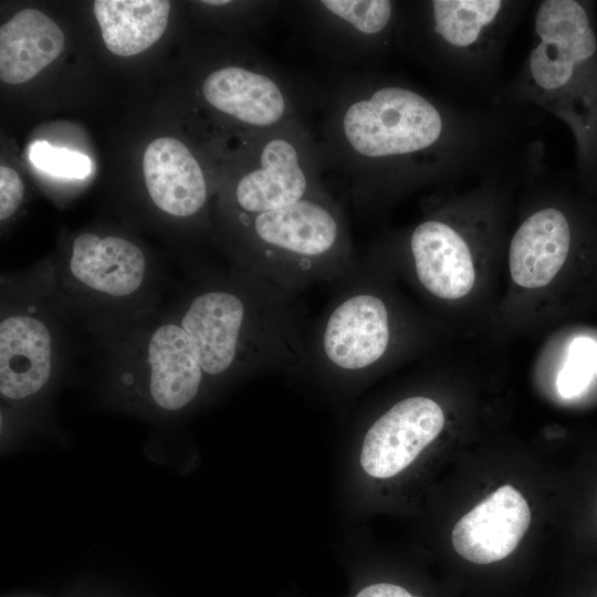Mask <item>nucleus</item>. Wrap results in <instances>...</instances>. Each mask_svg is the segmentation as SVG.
I'll list each match as a JSON object with an SVG mask.
<instances>
[{
  "mask_svg": "<svg viewBox=\"0 0 597 597\" xmlns=\"http://www.w3.org/2000/svg\"><path fill=\"white\" fill-rule=\"evenodd\" d=\"M595 2L542 0L533 18V41L498 105L532 106L570 129L575 172L582 185L597 180V30Z\"/></svg>",
  "mask_w": 597,
  "mask_h": 597,
  "instance_id": "1",
  "label": "nucleus"
},
{
  "mask_svg": "<svg viewBox=\"0 0 597 597\" xmlns=\"http://www.w3.org/2000/svg\"><path fill=\"white\" fill-rule=\"evenodd\" d=\"M205 376L240 367H305L310 328L297 293L243 270L196 294L180 316Z\"/></svg>",
  "mask_w": 597,
  "mask_h": 597,
  "instance_id": "2",
  "label": "nucleus"
},
{
  "mask_svg": "<svg viewBox=\"0 0 597 597\" xmlns=\"http://www.w3.org/2000/svg\"><path fill=\"white\" fill-rule=\"evenodd\" d=\"M528 0H432L423 6L428 60L469 104L498 105L504 53Z\"/></svg>",
  "mask_w": 597,
  "mask_h": 597,
  "instance_id": "3",
  "label": "nucleus"
},
{
  "mask_svg": "<svg viewBox=\"0 0 597 597\" xmlns=\"http://www.w3.org/2000/svg\"><path fill=\"white\" fill-rule=\"evenodd\" d=\"M256 248L247 270L292 292L317 281L338 283L358 264L343 242L335 213L304 198L290 206L251 214Z\"/></svg>",
  "mask_w": 597,
  "mask_h": 597,
  "instance_id": "4",
  "label": "nucleus"
},
{
  "mask_svg": "<svg viewBox=\"0 0 597 597\" xmlns=\"http://www.w3.org/2000/svg\"><path fill=\"white\" fill-rule=\"evenodd\" d=\"M337 284V295L310 329L305 367L360 377L386 358L394 334L391 315L360 265Z\"/></svg>",
  "mask_w": 597,
  "mask_h": 597,
  "instance_id": "5",
  "label": "nucleus"
},
{
  "mask_svg": "<svg viewBox=\"0 0 597 597\" xmlns=\"http://www.w3.org/2000/svg\"><path fill=\"white\" fill-rule=\"evenodd\" d=\"M444 413L431 398L413 396L392 405L367 429L359 462L377 479L405 470L441 432Z\"/></svg>",
  "mask_w": 597,
  "mask_h": 597,
  "instance_id": "6",
  "label": "nucleus"
},
{
  "mask_svg": "<svg viewBox=\"0 0 597 597\" xmlns=\"http://www.w3.org/2000/svg\"><path fill=\"white\" fill-rule=\"evenodd\" d=\"M530 523L524 496L514 486L502 485L457 522L452 545L474 564H491L514 552Z\"/></svg>",
  "mask_w": 597,
  "mask_h": 597,
  "instance_id": "7",
  "label": "nucleus"
},
{
  "mask_svg": "<svg viewBox=\"0 0 597 597\" xmlns=\"http://www.w3.org/2000/svg\"><path fill=\"white\" fill-rule=\"evenodd\" d=\"M408 245L416 276L430 294L457 300L471 291L475 280L472 252L455 224L428 218L413 228Z\"/></svg>",
  "mask_w": 597,
  "mask_h": 597,
  "instance_id": "8",
  "label": "nucleus"
},
{
  "mask_svg": "<svg viewBox=\"0 0 597 597\" xmlns=\"http://www.w3.org/2000/svg\"><path fill=\"white\" fill-rule=\"evenodd\" d=\"M545 201L522 220L509 245L512 280L526 289L547 285L564 265L574 241L565 208L547 202V197Z\"/></svg>",
  "mask_w": 597,
  "mask_h": 597,
  "instance_id": "9",
  "label": "nucleus"
},
{
  "mask_svg": "<svg viewBox=\"0 0 597 597\" xmlns=\"http://www.w3.org/2000/svg\"><path fill=\"white\" fill-rule=\"evenodd\" d=\"M69 269L91 291L124 297L142 286L146 259L139 247L124 238L83 233L73 241Z\"/></svg>",
  "mask_w": 597,
  "mask_h": 597,
  "instance_id": "10",
  "label": "nucleus"
},
{
  "mask_svg": "<svg viewBox=\"0 0 597 597\" xmlns=\"http://www.w3.org/2000/svg\"><path fill=\"white\" fill-rule=\"evenodd\" d=\"M52 368V341L48 326L27 314L4 317L0 324V392L23 399L48 383Z\"/></svg>",
  "mask_w": 597,
  "mask_h": 597,
  "instance_id": "11",
  "label": "nucleus"
},
{
  "mask_svg": "<svg viewBox=\"0 0 597 597\" xmlns=\"http://www.w3.org/2000/svg\"><path fill=\"white\" fill-rule=\"evenodd\" d=\"M143 169L149 197L164 212L190 217L203 207L207 185L202 170L177 138L153 140L145 150Z\"/></svg>",
  "mask_w": 597,
  "mask_h": 597,
  "instance_id": "12",
  "label": "nucleus"
},
{
  "mask_svg": "<svg viewBox=\"0 0 597 597\" xmlns=\"http://www.w3.org/2000/svg\"><path fill=\"white\" fill-rule=\"evenodd\" d=\"M146 360L150 395L160 408L179 410L198 395L205 374L179 321L163 323L153 331Z\"/></svg>",
  "mask_w": 597,
  "mask_h": 597,
  "instance_id": "13",
  "label": "nucleus"
},
{
  "mask_svg": "<svg viewBox=\"0 0 597 597\" xmlns=\"http://www.w3.org/2000/svg\"><path fill=\"white\" fill-rule=\"evenodd\" d=\"M64 48V34L46 14L24 9L0 28V78L21 84L52 63Z\"/></svg>",
  "mask_w": 597,
  "mask_h": 597,
  "instance_id": "14",
  "label": "nucleus"
},
{
  "mask_svg": "<svg viewBox=\"0 0 597 597\" xmlns=\"http://www.w3.org/2000/svg\"><path fill=\"white\" fill-rule=\"evenodd\" d=\"M306 189L296 149L290 142L275 138L264 146L260 168L238 182L235 201L244 212L258 214L304 199Z\"/></svg>",
  "mask_w": 597,
  "mask_h": 597,
  "instance_id": "15",
  "label": "nucleus"
},
{
  "mask_svg": "<svg viewBox=\"0 0 597 597\" xmlns=\"http://www.w3.org/2000/svg\"><path fill=\"white\" fill-rule=\"evenodd\" d=\"M202 94L218 111L254 126L272 125L285 111L282 92L271 78L238 66L210 73Z\"/></svg>",
  "mask_w": 597,
  "mask_h": 597,
  "instance_id": "16",
  "label": "nucleus"
},
{
  "mask_svg": "<svg viewBox=\"0 0 597 597\" xmlns=\"http://www.w3.org/2000/svg\"><path fill=\"white\" fill-rule=\"evenodd\" d=\"M170 11L166 0H96L93 12L106 48L118 56L136 55L164 34Z\"/></svg>",
  "mask_w": 597,
  "mask_h": 597,
  "instance_id": "17",
  "label": "nucleus"
},
{
  "mask_svg": "<svg viewBox=\"0 0 597 597\" xmlns=\"http://www.w3.org/2000/svg\"><path fill=\"white\" fill-rule=\"evenodd\" d=\"M322 4L367 35L384 32L395 14V4L387 0H325Z\"/></svg>",
  "mask_w": 597,
  "mask_h": 597,
  "instance_id": "18",
  "label": "nucleus"
},
{
  "mask_svg": "<svg viewBox=\"0 0 597 597\" xmlns=\"http://www.w3.org/2000/svg\"><path fill=\"white\" fill-rule=\"evenodd\" d=\"M32 164L48 174L65 178H85L92 171L91 159L81 153L36 140L30 147Z\"/></svg>",
  "mask_w": 597,
  "mask_h": 597,
  "instance_id": "19",
  "label": "nucleus"
},
{
  "mask_svg": "<svg viewBox=\"0 0 597 597\" xmlns=\"http://www.w3.org/2000/svg\"><path fill=\"white\" fill-rule=\"evenodd\" d=\"M23 198V184L19 175L7 166L0 167V219L10 218Z\"/></svg>",
  "mask_w": 597,
  "mask_h": 597,
  "instance_id": "20",
  "label": "nucleus"
},
{
  "mask_svg": "<svg viewBox=\"0 0 597 597\" xmlns=\"http://www.w3.org/2000/svg\"><path fill=\"white\" fill-rule=\"evenodd\" d=\"M566 364L590 376L597 374V343L588 337L574 339L568 348Z\"/></svg>",
  "mask_w": 597,
  "mask_h": 597,
  "instance_id": "21",
  "label": "nucleus"
},
{
  "mask_svg": "<svg viewBox=\"0 0 597 597\" xmlns=\"http://www.w3.org/2000/svg\"><path fill=\"white\" fill-rule=\"evenodd\" d=\"M203 2L207 3V4L220 6V4H226V3H228L229 1H227V0H222V1H219V0L211 1V0H210V1H203Z\"/></svg>",
  "mask_w": 597,
  "mask_h": 597,
  "instance_id": "22",
  "label": "nucleus"
}]
</instances>
